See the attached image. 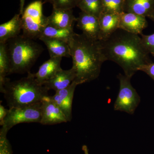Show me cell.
<instances>
[{
	"label": "cell",
	"mask_w": 154,
	"mask_h": 154,
	"mask_svg": "<svg viewBox=\"0 0 154 154\" xmlns=\"http://www.w3.org/2000/svg\"><path fill=\"white\" fill-rule=\"evenodd\" d=\"M99 41L106 60L117 64L130 78L142 66L152 62L138 35L119 28L108 38Z\"/></svg>",
	"instance_id": "cell-1"
},
{
	"label": "cell",
	"mask_w": 154,
	"mask_h": 154,
	"mask_svg": "<svg viewBox=\"0 0 154 154\" xmlns=\"http://www.w3.org/2000/svg\"><path fill=\"white\" fill-rule=\"evenodd\" d=\"M71 57L76 72L74 82L78 85L98 78L103 63L106 61L99 40L75 33L69 43Z\"/></svg>",
	"instance_id": "cell-2"
},
{
	"label": "cell",
	"mask_w": 154,
	"mask_h": 154,
	"mask_svg": "<svg viewBox=\"0 0 154 154\" xmlns=\"http://www.w3.org/2000/svg\"><path fill=\"white\" fill-rule=\"evenodd\" d=\"M48 90L36 81L30 72L27 77L11 82L7 78L2 93L9 109L26 107L40 103L48 96Z\"/></svg>",
	"instance_id": "cell-3"
},
{
	"label": "cell",
	"mask_w": 154,
	"mask_h": 154,
	"mask_svg": "<svg viewBox=\"0 0 154 154\" xmlns=\"http://www.w3.org/2000/svg\"><path fill=\"white\" fill-rule=\"evenodd\" d=\"M11 74H24L30 70L44 50L33 39L19 35L6 42Z\"/></svg>",
	"instance_id": "cell-4"
},
{
	"label": "cell",
	"mask_w": 154,
	"mask_h": 154,
	"mask_svg": "<svg viewBox=\"0 0 154 154\" xmlns=\"http://www.w3.org/2000/svg\"><path fill=\"white\" fill-rule=\"evenodd\" d=\"M41 0L30 3L24 9L21 19L23 36L36 39L41 36L42 31L48 25L47 17L42 11Z\"/></svg>",
	"instance_id": "cell-5"
},
{
	"label": "cell",
	"mask_w": 154,
	"mask_h": 154,
	"mask_svg": "<svg viewBox=\"0 0 154 154\" xmlns=\"http://www.w3.org/2000/svg\"><path fill=\"white\" fill-rule=\"evenodd\" d=\"M42 102L26 107H14L9 109L0 131L1 134H7L12 128L22 123L37 122L41 120Z\"/></svg>",
	"instance_id": "cell-6"
},
{
	"label": "cell",
	"mask_w": 154,
	"mask_h": 154,
	"mask_svg": "<svg viewBox=\"0 0 154 154\" xmlns=\"http://www.w3.org/2000/svg\"><path fill=\"white\" fill-rule=\"evenodd\" d=\"M117 77L119 82V89L114 103V110L132 115L140 103V96L131 85V78L120 73Z\"/></svg>",
	"instance_id": "cell-7"
},
{
	"label": "cell",
	"mask_w": 154,
	"mask_h": 154,
	"mask_svg": "<svg viewBox=\"0 0 154 154\" xmlns=\"http://www.w3.org/2000/svg\"><path fill=\"white\" fill-rule=\"evenodd\" d=\"M41 114L40 123L44 125H53L68 122L62 110L50 96L45 97L42 102Z\"/></svg>",
	"instance_id": "cell-8"
},
{
	"label": "cell",
	"mask_w": 154,
	"mask_h": 154,
	"mask_svg": "<svg viewBox=\"0 0 154 154\" xmlns=\"http://www.w3.org/2000/svg\"><path fill=\"white\" fill-rule=\"evenodd\" d=\"M78 84L75 82L67 88L56 91L54 95L50 96L52 99L62 110L68 122L72 119V105L75 88Z\"/></svg>",
	"instance_id": "cell-9"
},
{
	"label": "cell",
	"mask_w": 154,
	"mask_h": 154,
	"mask_svg": "<svg viewBox=\"0 0 154 154\" xmlns=\"http://www.w3.org/2000/svg\"><path fill=\"white\" fill-rule=\"evenodd\" d=\"M147 26L145 17L124 12L119 14V29L139 35L142 34L143 31Z\"/></svg>",
	"instance_id": "cell-10"
},
{
	"label": "cell",
	"mask_w": 154,
	"mask_h": 154,
	"mask_svg": "<svg viewBox=\"0 0 154 154\" xmlns=\"http://www.w3.org/2000/svg\"><path fill=\"white\" fill-rule=\"evenodd\" d=\"M77 26L88 38L99 40L100 26L99 18L85 12L80 13L76 19Z\"/></svg>",
	"instance_id": "cell-11"
},
{
	"label": "cell",
	"mask_w": 154,
	"mask_h": 154,
	"mask_svg": "<svg viewBox=\"0 0 154 154\" xmlns=\"http://www.w3.org/2000/svg\"><path fill=\"white\" fill-rule=\"evenodd\" d=\"M48 25L60 28H73L77 18L72 10L53 8L52 13L47 17Z\"/></svg>",
	"instance_id": "cell-12"
},
{
	"label": "cell",
	"mask_w": 154,
	"mask_h": 154,
	"mask_svg": "<svg viewBox=\"0 0 154 154\" xmlns=\"http://www.w3.org/2000/svg\"><path fill=\"white\" fill-rule=\"evenodd\" d=\"M75 78V71L72 67L69 70L62 69L43 85L48 91L52 90L56 92L67 88L74 82Z\"/></svg>",
	"instance_id": "cell-13"
},
{
	"label": "cell",
	"mask_w": 154,
	"mask_h": 154,
	"mask_svg": "<svg viewBox=\"0 0 154 154\" xmlns=\"http://www.w3.org/2000/svg\"><path fill=\"white\" fill-rule=\"evenodd\" d=\"M99 19L100 41L108 38L119 29V14L103 12Z\"/></svg>",
	"instance_id": "cell-14"
},
{
	"label": "cell",
	"mask_w": 154,
	"mask_h": 154,
	"mask_svg": "<svg viewBox=\"0 0 154 154\" xmlns=\"http://www.w3.org/2000/svg\"><path fill=\"white\" fill-rule=\"evenodd\" d=\"M62 57H50L39 67L36 73L33 74L37 82L44 85L61 69Z\"/></svg>",
	"instance_id": "cell-15"
},
{
	"label": "cell",
	"mask_w": 154,
	"mask_h": 154,
	"mask_svg": "<svg viewBox=\"0 0 154 154\" xmlns=\"http://www.w3.org/2000/svg\"><path fill=\"white\" fill-rule=\"evenodd\" d=\"M21 15L16 14L11 20L0 25V43H6L19 36L22 30Z\"/></svg>",
	"instance_id": "cell-16"
},
{
	"label": "cell",
	"mask_w": 154,
	"mask_h": 154,
	"mask_svg": "<svg viewBox=\"0 0 154 154\" xmlns=\"http://www.w3.org/2000/svg\"><path fill=\"white\" fill-rule=\"evenodd\" d=\"M124 12L149 18L154 12V0H125Z\"/></svg>",
	"instance_id": "cell-17"
},
{
	"label": "cell",
	"mask_w": 154,
	"mask_h": 154,
	"mask_svg": "<svg viewBox=\"0 0 154 154\" xmlns=\"http://www.w3.org/2000/svg\"><path fill=\"white\" fill-rule=\"evenodd\" d=\"M39 39L46 45L50 57H71L70 49L67 42L43 36Z\"/></svg>",
	"instance_id": "cell-18"
},
{
	"label": "cell",
	"mask_w": 154,
	"mask_h": 154,
	"mask_svg": "<svg viewBox=\"0 0 154 154\" xmlns=\"http://www.w3.org/2000/svg\"><path fill=\"white\" fill-rule=\"evenodd\" d=\"M75 33L73 28H57L48 25L42 31L40 37L55 38L69 44Z\"/></svg>",
	"instance_id": "cell-19"
},
{
	"label": "cell",
	"mask_w": 154,
	"mask_h": 154,
	"mask_svg": "<svg viewBox=\"0 0 154 154\" xmlns=\"http://www.w3.org/2000/svg\"><path fill=\"white\" fill-rule=\"evenodd\" d=\"M11 63L6 43H0V91L2 92L4 85L10 74Z\"/></svg>",
	"instance_id": "cell-20"
},
{
	"label": "cell",
	"mask_w": 154,
	"mask_h": 154,
	"mask_svg": "<svg viewBox=\"0 0 154 154\" xmlns=\"http://www.w3.org/2000/svg\"><path fill=\"white\" fill-rule=\"evenodd\" d=\"M77 7L82 12L98 18L103 12L102 0H78Z\"/></svg>",
	"instance_id": "cell-21"
},
{
	"label": "cell",
	"mask_w": 154,
	"mask_h": 154,
	"mask_svg": "<svg viewBox=\"0 0 154 154\" xmlns=\"http://www.w3.org/2000/svg\"><path fill=\"white\" fill-rule=\"evenodd\" d=\"M125 0H102L103 12L120 14L124 12Z\"/></svg>",
	"instance_id": "cell-22"
},
{
	"label": "cell",
	"mask_w": 154,
	"mask_h": 154,
	"mask_svg": "<svg viewBox=\"0 0 154 154\" xmlns=\"http://www.w3.org/2000/svg\"><path fill=\"white\" fill-rule=\"evenodd\" d=\"M78 0H53V8L72 10L77 7Z\"/></svg>",
	"instance_id": "cell-23"
},
{
	"label": "cell",
	"mask_w": 154,
	"mask_h": 154,
	"mask_svg": "<svg viewBox=\"0 0 154 154\" xmlns=\"http://www.w3.org/2000/svg\"><path fill=\"white\" fill-rule=\"evenodd\" d=\"M143 46L149 54L154 56V33L151 35H141Z\"/></svg>",
	"instance_id": "cell-24"
},
{
	"label": "cell",
	"mask_w": 154,
	"mask_h": 154,
	"mask_svg": "<svg viewBox=\"0 0 154 154\" xmlns=\"http://www.w3.org/2000/svg\"><path fill=\"white\" fill-rule=\"evenodd\" d=\"M0 154H13L12 148L7 134H0Z\"/></svg>",
	"instance_id": "cell-25"
},
{
	"label": "cell",
	"mask_w": 154,
	"mask_h": 154,
	"mask_svg": "<svg viewBox=\"0 0 154 154\" xmlns=\"http://www.w3.org/2000/svg\"><path fill=\"white\" fill-rule=\"evenodd\" d=\"M139 71L144 72L154 81V63L153 62L142 66Z\"/></svg>",
	"instance_id": "cell-26"
},
{
	"label": "cell",
	"mask_w": 154,
	"mask_h": 154,
	"mask_svg": "<svg viewBox=\"0 0 154 154\" xmlns=\"http://www.w3.org/2000/svg\"><path fill=\"white\" fill-rule=\"evenodd\" d=\"M9 109H7L0 104V125L2 126L5 119L8 113Z\"/></svg>",
	"instance_id": "cell-27"
},
{
	"label": "cell",
	"mask_w": 154,
	"mask_h": 154,
	"mask_svg": "<svg viewBox=\"0 0 154 154\" xmlns=\"http://www.w3.org/2000/svg\"><path fill=\"white\" fill-rule=\"evenodd\" d=\"M25 0H19L20 4H19V13L20 15L22 16L24 10V5H25Z\"/></svg>",
	"instance_id": "cell-28"
},
{
	"label": "cell",
	"mask_w": 154,
	"mask_h": 154,
	"mask_svg": "<svg viewBox=\"0 0 154 154\" xmlns=\"http://www.w3.org/2000/svg\"><path fill=\"white\" fill-rule=\"evenodd\" d=\"M82 150L84 152V154H89V150H88V146L86 145H83L82 147Z\"/></svg>",
	"instance_id": "cell-29"
},
{
	"label": "cell",
	"mask_w": 154,
	"mask_h": 154,
	"mask_svg": "<svg viewBox=\"0 0 154 154\" xmlns=\"http://www.w3.org/2000/svg\"><path fill=\"white\" fill-rule=\"evenodd\" d=\"M149 18L151 19L152 21L154 22V12L151 14V15L149 17Z\"/></svg>",
	"instance_id": "cell-30"
},
{
	"label": "cell",
	"mask_w": 154,
	"mask_h": 154,
	"mask_svg": "<svg viewBox=\"0 0 154 154\" xmlns=\"http://www.w3.org/2000/svg\"><path fill=\"white\" fill-rule=\"evenodd\" d=\"M53 0H45L46 2H48L51 3L52 4L53 3Z\"/></svg>",
	"instance_id": "cell-31"
}]
</instances>
